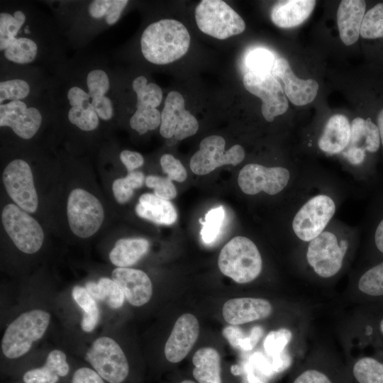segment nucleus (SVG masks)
<instances>
[{"label": "nucleus", "instance_id": "37998d69", "mask_svg": "<svg viewBox=\"0 0 383 383\" xmlns=\"http://www.w3.org/2000/svg\"><path fill=\"white\" fill-rule=\"evenodd\" d=\"M22 25L8 13H0V50H5L16 39Z\"/></svg>", "mask_w": 383, "mask_h": 383}, {"label": "nucleus", "instance_id": "5701e85b", "mask_svg": "<svg viewBox=\"0 0 383 383\" xmlns=\"http://www.w3.org/2000/svg\"><path fill=\"white\" fill-rule=\"evenodd\" d=\"M316 3L314 0L278 1L271 10V20L282 28L296 27L309 17Z\"/></svg>", "mask_w": 383, "mask_h": 383}, {"label": "nucleus", "instance_id": "8fccbe9b", "mask_svg": "<svg viewBox=\"0 0 383 383\" xmlns=\"http://www.w3.org/2000/svg\"><path fill=\"white\" fill-rule=\"evenodd\" d=\"M91 103L92 107L100 118L108 121L112 117L113 106L109 98L104 96L101 98L91 99Z\"/></svg>", "mask_w": 383, "mask_h": 383}, {"label": "nucleus", "instance_id": "603ef678", "mask_svg": "<svg viewBox=\"0 0 383 383\" xmlns=\"http://www.w3.org/2000/svg\"><path fill=\"white\" fill-rule=\"evenodd\" d=\"M223 335L232 347L238 349L240 342L247 336L240 328L233 325L224 328Z\"/></svg>", "mask_w": 383, "mask_h": 383}, {"label": "nucleus", "instance_id": "49530a36", "mask_svg": "<svg viewBox=\"0 0 383 383\" xmlns=\"http://www.w3.org/2000/svg\"><path fill=\"white\" fill-rule=\"evenodd\" d=\"M160 165L162 171L167 174V177L172 181L182 182L187 179L186 169L181 162L172 155H162L160 157Z\"/></svg>", "mask_w": 383, "mask_h": 383}, {"label": "nucleus", "instance_id": "3c124183", "mask_svg": "<svg viewBox=\"0 0 383 383\" xmlns=\"http://www.w3.org/2000/svg\"><path fill=\"white\" fill-rule=\"evenodd\" d=\"M67 99L72 106L91 104V99L89 94L78 87H73L69 89Z\"/></svg>", "mask_w": 383, "mask_h": 383}, {"label": "nucleus", "instance_id": "bf43d9fd", "mask_svg": "<svg viewBox=\"0 0 383 383\" xmlns=\"http://www.w3.org/2000/svg\"><path fill=\"white\" fill-rule=\"evenodd\" d=\"M13 16L17 21V22H18L22 26L23 25L26 21V16L21 11H16L13 13Z\"/></svg>", "mask_w": 383, "mask_h": 383}, {"label": "nucleus", "instance_id": "864d4df0", "mask_svg": "<svg viewBox=\"0 0 383 383\" xmlns=\"http://www.w3.org/2000/svg\"><path fill=\"white\" fill-rule=\"evenodd\" d=\"M263 335V329L259 326H254L249 334L240 342L239 349L249 351L253 349Z\"/></svg>", "mask_w": 383, "mask_h": 383}, {"label": "nucleus", "instance_id": "aec40b11", "mask_svg": "<svg viewBox=\"0 0 383 383\" xmlns=\"http://www.w3.org/2000/svg\"><path fill=\"white\" fill-rule=\"evenodd\" d=\"M272 311V305L267 299L243 297L228 300L223 306L222 313L227 323L237 326L266 318Z\"/></svg>", "mask_w": 383, "mask_h": 383}, {"label": "nucleus", "instance_id": "ea45409f", "mask_svg": "<svg viewBox=\"0 0 383 383\" xmlns=\"http://www.w3.org/2000/svg\"><path fill=\"white\" fill-rule=\"evenodd\" d=\"M292 337V332L287 328L270 332L264 341L265 353L270 357L282 354Z\"/></svg>", "mask_w": 383, "mask_h": 383}, {"label": "nucleus", "instance_id": "c756f323", "mask_svg": "<svg viewBox=\"0 0 383 383\" xmlns=\"http://www.w3.org/2000/svg\"><path fill=\"white\" fill-rule=\"evenodd\" d=\"M85 287L96 301L105 302L111 309H117L123 304L124 294L112 279L101 277L97 282H88Z\"/></svg>", "mask_w": 383, "mask_h": 383}, {"label": "nucleus", "instance_id": "6ab92c4d", "mask_svg": "<svg viewBox=\"0 0 383 383\" xmlns=\"http://www.w3.org/2000/svg\"><path fill=\"white\" fill-rule=\"evenodd\" d=\"M111 279L118 285L125 298L132 306H141L152 297V282L142 270L116 267L111 273Z\"/></svg>", "mask_w": 383, "mask_h": 383}, {"label": "nucleus", "instance_id": "bb28decb", "mask_svg": "<svg viewBox=\"0 0 383 383\" xmlns=\"http://www.w3.org/2000/svg\"><path fill=\"white\" fill-rule=\"evenodd\" d=\"M149 248V241L143 238H121L111 250L109 259L117 267H128L138 262Z\"/></svg>", "mask_w": 383, "mask_h": 383}, {"label": "nucleus", "instance_id": "c9c22d12", "mask_svg": "<svg viewBox=\"0 0 383 383\" xmlns=\"http://www.w3.org/2000/svg\"><path fill=\"white\" fill-rule=\"evenodd\" d=\"M360 35L365 39L383 38V3L376 4L365 14Z\"/></svg>", "mask_w": 383, "mask_h": 383}, {"label": "nucleus", "instance_id": "de8ad7c7", "mask_svg": "<svg viewBox=\"0 0 383 383\" xmlns=\"http://www.w3.org/2000/svg\"><path fill=\"white\" fill-rule=\"evenodd\" d=\"M103 379L95 370L81 367L74 372L71 383H104Z\"/></svg>", "mask_w": 383, "mask_h": 383}, {"label": "nucleus", "instance_id": "a19ab883", "mask_svg": "<svg viewBox=\"0 0 383 383\" xmlns=\"http://www.w3.org/2000/svg\"><path fill=\"white\" fill-rule=\"evenodd\" d=\"M30 92L27 82L20 79H10L0 83L1 104L6 100L18 101L26 98Z\"/></svg>", "mask_w": 383, "mask_h": 383}, {"label": "nucleus", "instance_id": "2eb2a0df", "mask_svg": "<svg viewBox=\"0 0 383 383\" xmlns=\"http://www.w3.org/2000/svg\"><path fill=\"white\" fill-rule=\"evenodd\" d=\"M41 123L40 112L34 107L28 108L21 100L10 101L0 105V126L11 128L23 139L33 137Z\"/></svg>", "mask_w": 383, "mask_h": 383}, {"label": "nucleus", "instance_id": "a18cd8bd", "mask_svg": "<svg viewBox=\"0 0 383 383\" xmlns=\"http://www.w3.org/2000/svg\"><path fill=\"white\" fill-rule=\"evenodd\" d=\"M87 84L88 94L91 99L105 96L110 87L109 77L101 70H94L89 72L87 77Z\"/></svg>", "mask_w": 383, "mask_h": 383}, {"label": "nucleus", "instance_id": "473e14b6", "mask_svg": "<svg viewBox=\"0 0 383 383\" xmlns=\"http://www.w3.org/2000/svg\"><path fill=\"white\" fill-rule=\"evenodd\" d=\"M350 373L355 383H383V362L362 357L353 363Z\"/></svg>", "mask_w": 383, "mask_h": 383}, {"label": "nucleus", "instance_id": "dca6fc26", "mask_svg": "<svg viewBox=\"0 0 383 383\" xmlns=\"http://www.w3.org/2000/svg\"><path fill=\"white\" fill-rule=\"evenodd\" d=\"M199 334L196 317L184 313L176 321L165 346L166 359L172 363L182 361L189 353Z\"/></svg>", "mask_w": 383, "mask_h": 383}, {"label": "nucleus", "instance_id": "f8f14e48", "mask_svg": "<svg viewBox=\"0 0 383 383\" xmlns=\"http://www.w3.org/2000/svg\"><path fill=\"white\" fill-rule=\"evenodd\" d=\"M243 85L246 90L261 99V111L267 121H273L287 110V96L272 73L248 72L243 77Z\"/></svg>", "mask_w": 383, "mask_h": 383}, {"label": "nucleus", "instance_id": "1a4fd4ad", "mask_svg": "<svg viewBox=\"0 0 383 383\" xmlns=\"http://www.w3.org/2000/svg\"><path fill=\"white\" fill-rule=\"evenodd\" d=\"M3 226L16 247L26 254L37 252L43 245L44 233L39 223L14 204L4 206L1 212Z\"/></svg>", "mask_w": 383, "mask_h": 383}, {"label": "nucleus", "instance_id": "2f4dec72", "mask_svg": "<svg viewBox=\"0 0 383 383\" xmlns=\"http://www.w3.org/2000/svg\"><path fill=\"white\" fill-rule=\"evenodd\" d=\"M357 289L370 299L383 298V260L371 264L359 275Z\"/></svg>", "mask_w": 383, "mask_h": 383}, {"label": "nucleus", "instance_id": "58836bf2", "mask_svg": "<svg viewBox=\"0 0 383 383\" xmlns=\"http://www.w3.org/2000/svg\"><path fill=\"white\" fill-rule=\"evenodd\" d=\"M276 60L269 50L257 48L247 55L245 64L251 72L272 73Z\"/></svg>", "mask_w": 383, "mask_h": 383}, {"label": "nucleus", "instance_id": "39448f33", "mask_svg": "<svg viewBox=\"0 0 383 383\" xmlns=\"http://www.w3.org/2000/svg\"><path fill=\"white\" fill-rule=\"evenodd\" d=\"M218 266L224 275L238 284H245L260 274L262 259L252 240L245 236H236L221 250Z\"/></svg>", "mask_w": 383, "mask_h": 383}, {"label": "nucleus", "instance_id": "9d476101", "mask_svg": "<svg viewBox=\"0 0 383 383\" xmlns=\"http://www.w3.org/2000/svg\"><path fill=\"white\" fill-rule=\"evenodd\" d=\"M290 170L284 167H266L260 164L245 165L239 172L238 184L246 194L256 195L262 192L274 196L284 191L292 179Z\"/></svg>", "mask_w": 383, "mask_h": 383}, {"label": "nucleus", "instance_id": "393cba45", "mask_svg": "<svg viewBox=\"0 0 383 383\" xmlns=\"http://www.w3.org/2000/svg\"><path fill=\"white\" fill-rule=\"evenodd\" d=\"M380 145L379 128L370 118L356 117L353 120L350 143L344 152L360 150L367 154H374L379 150Z\"/></svg>", "mask_w": 383, "mask_h": 383}, {"label": "nucleus", "instance_id": "9b49d317", "mask_svg": "<svg viewBox=\"0 0 383 383\" xmlns=\"http://www.w3.org/2000/svg\"><path fill=\"white\" fill-rule=\"evenodd\" d=\"M225 139L213 135L204 138L199 144V150L190 160L192 171L198 175L210 173L216 168L226 165L235 166L245 158V150L240 145H234L225 151Z\"/></svg>", "mask_w": 383, "mask_h": 383}, {"label": "nucleus", "instance_id": "423d86ee", "mask_svg": "<svg viewBox=\"0 0 383 383\" xmlns=\"http://www.w3.org/2000/svg\"><path fill=\"white\" fill-rule=\"evenodd\" d=\"M196 23L201 31L223 40L243 33L245 23L225 1L203 0L195 9Z\"/></svg>", "mask_w": 383, "mask_h": 383}, {"label": "nucleus", "instance_id": "f03ea898", "mask_svg": "<svg viewBox=\"0 0 383 383\" xmlns=\"http://www.w3.org/2000/svg\"><path fill=\"white\" fill-rule=\"evenodd\" d=\"M189 45L187 28L174 19H162L150 24L140 38L144 57L155 65H166L179 59Z\"/></svg>", "mask_w": 383, "mask_h": 383}, {"label": "nucleus", "instance_id": "680f3d73", "mask_svg": "<svg viewBox=\"0 0 383 383\" xmlns=\"http://www.w3.org/2000/svg\"><path fill=\"white\" fill-rule=\"evenodd\" d=\"M181 383H195V382L192 380H184Z\"/></svg>", "mask_w": 383, "mask_h": 383}, {"label": "nucleus", "instance_id": "f257e3e1", "mask_svg": "<svg viewBox=\"0 0 383 383\" xmlns=\"http://www.w3.org/2000/svg\"><path fill=\"white\" fill-rule=\"evenodd\" d=\"M357 232L332 221L318 236L306 243L305 261L313 273L322 279L339 274L356 243Z\"/></svg>", "mask_w": 383, "mask_h": 383}, {"label": "nucleus", "instance_id": "7c9ffc66", "mask_svg": "<svg viewBox=\"0 0 383 383\" xmlns=\"http://www.w3.org/2000/svg\"><path fill=\"white\" fill-rule=\"evenodd\" d=\"M72 296L77 304L83 310L81 328L86 333L93 331L97 326L100 312L96 301L91 296L86 287L74 286Z\"/></svg>", "mask_w": 383, "mask_h": 383}, {"label": "nucleus", "instance_id": "20e7f679", "mask_svg": "<svg viewBox=\"0 0 383 383\" xmlns=\"http://www.w3.org/2000/svg\"><path fill=\"white\" fill-rule=\"evenodd\" d=\"M51 316L35 309L21 313L6 328L1 343L4 355L16 359L26 355L47 331Z\"/></svg>", "mask_w": 383, "mask_h": 383}, {"label": "nucleus", "instance_id": "4c0bfd02", "mask_svg": "<svg viewBox=\"0 0 383 383\" xmlns=\"http://www.w3.org/2000/svg\"><path fill=\"white\" fill-rule=\"evenodd\" d=\"M71 123L84 131H91L99 126V116L92 105L72 106L68 112Z\"/></svg>", "mask_w": 383, "mask_h": 383}, {"label": "nucleus", "instance_id": "09e8293b", "mask_svg": "<svg viewBox=\"0 0 383 383\" xmlns=\"http://www.w3.org/2000/svg\"><path fill=\"white\" fill-rule=\"evenodd\" d=\"M120 160L128 172L135 171L144 163V158L140 153L128 150H123L120 153Z\"/></svg>", "mask_w": 383, "mask_h": 383}, {"label": "nucleus", "instance_id": "72a5a7b5", "mask_svg": "<svg viewBox=\"0 0 383 383\" xmlns=\"http://www.w3.org/2000/svg\"><path fill=\"white\" fill-rule=\"evenodd\" d=\"M145 181L144 174L135 170L128 172L125 177L115 179L112 184V191L116 201L120 204L129 201L134 189L142 187Z\"/></svg>", "mask_w": 383, "mask_h": 383}, {"label": "nucleus", "instance_id": "cd10ccee", "mask_svg": "<svg viewBox=\"0 0 383 383\" xmlns=\"http://www.w3.org/2000/svg\"><path fill=\"white\" fill-rule=\"evenodd\" d=\"M193 376L199 383H221V357L211 347L199 349L193 355Z\"/></svg>", "mask_w": 383, "mask_h": 383}, {"label": "nucleus", "instance_id": "0eeeda50", "mask_svg": "<svg viewBox=\"0 0 383 383\" xmlns=\"http://www.w3.org/2000/svg\"><path fill=\"white\" fill-rule=\"evenodd\" d=\"M67 216L72 232L79 238H87L100 228L104 219V211L96 196L77 188L69 194Z\"/></svg>", "mask_w": 383, "mask_h": 383}, {"label": "nucleus", "instance_id": "052dcab7", "mask_svg": "<svg viewBox=\"0 0 383 383\" xmlns=\"http://www.w3.org/2000/svg\"><path fill=\"white\" fill-rule=\"evenodd\" d=\"M378 328L381 335L383 336V317L379 321Z\"/></svg>", "mask_w": 383, "mask_h": 383}, {"label": "nucleus", "instance_id": "412c9836", "mask_svg": "<svg viewBox=\"0 0 383 383\" xmlns=\"http://www.w3.org/2000/svg\"><path fill=\"white\" fill-rule=\"evenodd\" d=\"M366 3L363 0H343L337 11L339 35L343 43L351 45L357 42L360 35Z\"/></svg>", "mask_w": 383, "mask_h": 383}, {"label": "nucleus", "instance_id": "4d7b16f0", "mask_svg": "<svg viewBox=\"0 0 383 383\" xmlns=\"http://www.w3.org/2000/svg\"><path fill=\"white\" fill-rule=\"evenodd\" d=\"M377 126L379 131L381 144L383 146V109L378 113Z\"/></svg>", "mask_w": 383, "mask_h": 383}, {"label": "nucleus", "instance_id": "6e6d98bb", "mask_svg": "<svg viewBox=\"0 0 383 383\" xmlns=\"http://www.w3.org/2000/svg\"><path fill=\"white\" fill-rule=\"evenodd\" d=\"M113 0H95L92 1L88 8L91 16L99 18L106 15Z\"/></svg>", "mask_w": 383, "mask_h": 383}, {"label": "nucleus", "instance_id": "13d9d810", "mask_svg": "<svg viewBox=\"0 0 383 383\" xmlns=\"http://www.w3.org/2000/svg\"><path fill=\"white\" fill-rule=\"evenodd\" d=\"M241 383H266L265 382L260 379L254 374H248Z\"/></svg>", "mask_w": 383, "mask_h": 383}, {"label": "nucleus", "instance_id": "4468645a", "mask_svg": "<svg viewBox=\"0 0 383 383\" xmlns=\"http://www.w3.org/2000/svg\"><path fill=\"white\" fill-rule=\"evenodd\" d=\"M199 129L196 118L185 109L182 95L176 91L168 93L162 111L160 133L165 138L182 140L194 135Z\"/></svg>", "mask_w": 383, "mask_h": 383}, {"label": "nucleus", "instance_id": "a878e982", "mask_svg": "<svg viewBox=\"0 0 383 383\" xmlns=\"http://www.w3.org/2000/svg\"><path fill=\"white\" fill-rule=\"evenodd\" d=\"M69 370L65 353L55 349L49 353L42 367L27 371L23 379L25 383H57L60 377L68 374Z\"/></svg>", "mask_w": 383, "mask_h": 383}, {"label": "nucleus", "instance_id": "4be33fe9", "mask_svg": "<svg viewBox=\"0 0 383 383\" xmlns=\"http://www.w3.org/2000/svg\"><path fill=\"white\" fill-rule=\"evenodd\" d=\"M351 125L342 114L332 116L326 123L317 145L328 155L342 154L349 145Z\"/></svg>", "mask_w": 383, "mask_h": 383}, {"label": "nucleus", "instance_id": "b1692460", "mask_svg": "<svg viewBox=\"0 0 383 383\" xmlns=\"http://www.w3.org/2000/svg\"><path fill=\"white\" fill-rule=\"evenodd\" d=\"M135 211L139 217L159 225H172L177 219V212L172 202L150 193L140 196Z\"/></svg>", "mask_w": 383, "mask_h": 383}, {"label": "nucleus", "instance_id": "f3484780", "mask_svg": "<svg viewBox=\"0 0 383 383\" xmlns=\"http://www.w3.org/2000/svg\"><path fill=\"white\" fill-rule=\"evenodd\" d=\"M272 74L282 80L286 96L296 106L306 105L312 102L317 95L318 82L312 79L296 77L287 60L283 57L276 60Z\"/></svg>", "mask_w": 383, "mask_h": 383}, {"label": "nucleus", "instance_id": "f704fd0d", "mask_svg": "<svg viewBox=\"0 0 383 383\" xmlns=\"http://www.w3.org/2000/svg\"><path fill=\"white\" fill-rule=\"evenodd\" d=\"M38 53V46L28 38H16L4 50L5 57L17 64H27L35 60Z\"/></svg>", "mask_w": 383, "mask_h": 383}, {"label": "nucleus", "instance_id": "c85d7f7f", "mask_svg": "<svg viewBox=\"0 0 383 383\" xmlns=\"http://www.w3.org/2000/svg\"><path fill=\"white\" fill-rule=\"evenodd\" d=\"M133 89L137 95L135 113L152 111L160 104L162 99L161 88L153 82L148 83L144 76H139L133 80Z\"/></svg>", "mask_w": 383, "mask_h": 383}, {"label": "nucleus", "instance_id": "6e6552de", "mask_svg": "<svg viewBox=\"0 0 383 383\" xmlns=\"http://www.w3.org/2000/svg\"><path fill=\"white\" fill-rule=\"evenodd\" d=\"M85 360L109 383H121L129 372L124 352L115 340L108 336H101L92 343Z\"/></svg>", "mask_w": 383, "mask_h": 383}, {"label": "nucleus", "instance_id": "5fc2aeb1", "mask_svg": "<svg viewBox=\"0 0 383 383\" xmlns=\"http://www.w3.org/2000/svg\"><path fill=\"white\" fill-rule=\"evenodd\" d=\"M128 3L127 0H113V3L106 15V21L109 25H113L118 21Z\"/></svg>", "mask_w": 383, "mask_h": 383}, {"label": "nucleus", "instance_id": "ddd939ff", "mask_svg": "<svg viewBox=\"0 0 383 383\" xmlns=\"http://www.w3.org/2000/svg\"><path fill=\"white\" fill-rule=\"evenodd\" d=\"M2 177L6 192L15 204L28 213H34L38 199L29 165L16 159L5 167Z\"/></svg>", "mask_w": 383, "mask_h": 383}, {"label": "nucleus", "instance_id": "79ce46f5", "mask_svg": "<svg viewBox=\"0 0 383 383\" xmlns=\"http://www.w3.org/2000/svg\"><path fill=\"white\" fill-rule=\"evenodd\" d=\"M292 383H338V382L331 372L317 367H309L297 372Z\"/></svg>", "mask_w": 383, "mask_h": 383}, {"label": "nucleus", "instance_id": "e433bc0d", "mask_svg": "<svg viewBox=\"0 0 383 383\" xmlns=\"http://www.w3.org/2000/svg\"><path fill=\"white\" fill-rule=\"evenodd\" d=\"M225 210L220 206L212 209L205 216V221L201 218L199 222L202 225L201 236L204 243L209 244L212 243L219 235L225 218Z\"/></svg>", "mask_w": 383, "mask_h": 383}, {"label": "nucleus", "instance_id": "c03bdc74", "mask_svg": "<svg viewBox=\"0 0 383 383\" xmlns=\"http://www.w3.org/2000/svg\"><path fill=\"white\" fill-rule=\"evenodd\" d=\"M145 184L153 189L155 196L162 199L170 201L177 196L176 187L167 177L148 175L145 177Z\"/></svg>", "mask_w": 383, "mask_h": 383}, {"label": "nucleus", "instance_id": "7ed1b4c3", "mask_svg": "<svg viewBox=\"0 0 383 383\" xmlns=\"http://www.w3.org/2000/svg\"><path fill=\"white\" fill-rule=\"evenodd\" d=\"M338 208V200L330 190L318 189L294 204L291 219L294 238L306 244L318 236L331 223Z\"/></svg>", "mask_w": 383, "mask_h": 383}, {"label": "nucleus", "instance_id": "a211bd4d", "mask_svg": "<svg viewBox=\"0 0 383 383\" xmlns=\"http://www.w3.org/2000/svg\"><path fill=\"white\" fill-rule=\"evenodd\" d=\"M374 189L365 228L370 265L383 260V179Z\"/></svg>", "mask_w": 383, "mask_h": 383}]
</instances>
